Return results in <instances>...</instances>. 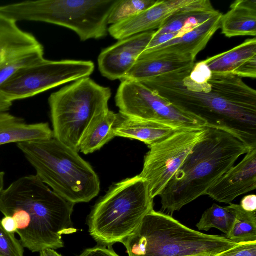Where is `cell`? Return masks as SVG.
I'll return each mask as SVG.
<instances>
[{
    "instance_id": "obj_14",
    "label": "cell",
    "mask_w": 256,
    "mask_h": 256,
    "mask_svg": "<svg viewBox=\"0 0 256 256\" xmlns=\"http://www.w3.org/2000/svg\"><path fill=\"white\" fill-rule=\"evenodd\" d=\"M194 0H156L150 8L138 15L111 25L110 36L118 40L154 30H158L174 14L194 2Z\"/></svg>"
},
{
    "instance_id": "obj_29",
    "label": "cell",
    "mask_w": 256,
    "mask_h": 256,
    "mask_svg": "<svg viewBox=\"0 0 256 256\" xmlns=\"http://www.w3.org/2000/svg\"><path fill=\"white\" fill-rule=\"evenodd\" d=\"M217 256H256V242L239 244Z\"/></svg>"
},
{
    "instance_id": "obj_16",
    "label": "cell",
    "mask_w": 256,
    "mask_h": 256,
    "mask_svg": "<svg viewBox=\"0 0 256 256\" xmlns=\"http://www.w3.org/2000/svg\"><path fill=\"white\" fill-rule=\"evenodd\" d=\"M222 15L219 12L190 32L158 46L144 50L141 54L186 55L196 60L198 54L206 48L211 38L220 28Z\"/></svg>"
},
{
    "instance_id": "obj_35",
    "label": "cell",
    "mask_w": 256,
    "mask_h": 256,
    "mask_svg": "<svg viewBox=\"0 0 256 256\" xmlns=\"http://www.w3.org/2000/svg\"><path fill=\"white\" fill-rule=\"evenodd\" d=\"M4 172H0V194L4 190Z\"/></svg>"
},
{
    "instance_id": "obj_24",
    "label": "cell",
    "mask_w": 256,
    "mask_h": 256,
    "mask_svg": "<svg viewBox=\"0 0 256 256\" xmlns=\"http://www.w3.org/2000/svg\"><path fill=\"white\" fill-rule=\"evenodd\" d=\"M228 206L234 220L226 238L236 244L256 242V211H246L238 204H230Z\"/></svg>"
},
{
    "instance_id": "obj_31",
    "label": "cell",
    "mask_w": 256,
    "mask_h": 256,
    "mask_svg": "<svg viewBox=\"0 0 256 256\" xmlns=\"http://www.w3.org/2000/svg\"><path fill=\"white\" fill-rule=\"evenodd\" d=\"M179 37H180V36L179 34L177 32L164 34L158 36H153L150 42L145 50H150L165 44L174 38Z\"/></svg>"
},
{
    "instance_id": "obj_33",
    "label": "cell",
    "mask_w": 256,
    "mask_h": 256,
    "mask_svg": "<svg viewBox=\"0 0 256 256\" xmlns=\"http://www.w3.org/2000/svg\"><path fill=\"white\" fill-rule=\"evenodd\" d=\"M2 224L4 229L8 232L16 233L17 230V224L13 218L5 216L1 220Z\"/></svg>"
},
{
    "instance_id": "obj_12",
    "label": "cell",
    "mask_w": 256,
    "mask_h": 256,
    "mask_svg": "<svg viewBox=\"0 0 256 256\" xmlns=\"http://www.w3.org/2000/svg\"><path fill=\"white\" fill-rule=\"evenodd\" d=\"M154 32H143L120 40L104 49L98 60L102 74L112 80H122L146 50Z\"/></svg>"
},
{
    "instance_id": "obj_17",
    "label": "cell",
    "mask_w": 256,
    "mask_h": 256,
    "mask_svg": "<svg viewBox=\"0 0 256 256\" xmlns=\"http://www.w3.org/2000/svg\"><path fill=\"white\" fill-rule=\"evenodd\" d=\"M192 56L180 54L140 55L122 80H144L188 68L194 65Z\"/></svg>"
},
{
    "instance_id": "obj_5",
    "label": "cell",
    "mask_w": 256,
    "mask_h": 256,
    "mask_svg": "<svg viewBox=\"0 0 256 256\" xmlns=\"http://www.w3.org/2000/svg\"><path fill=\"white\" fill-rule=\"evenodd\" d=\"M17 146L34 168L36 176L68 202H88L100 191L99 178L78 154L54 137L21 142Z\"/></svg>"
},
{
    "instance_id": "obj_21",
    "label": "cell",
    "mask_w": 256,
    "mask_h": 256,
    "mask_svg": "<svg viewBox=\"0 0 256 256\" xmlns=\"http://www.w3.org/2000/svg\"><path fill=\"white\" fill-rule=\"evenodd\" d=\"M222 15V34L228 38L256 36V0H238Z\"/></svg>"
},
{
    "instance_id": "obj_34",
    "label": "cell",
    "mask_w": 256,
    "mask_h": 256,
    "mask_svg": "<svg viewBox=\"0 0 256 256\" xmlns=\"http://www.w3.org/2000/svg\"><path fill=\"white\" fill-rule=\"evenodd\" d=\"M40 256H62L56 252L54 250L47 248L40 252Z\"/></svg>"
},
{
    "instance_id": "obj_18",
    "label": "cell",
    "mask_w": 256,
    "mask_h": 256,
    "mask_svg": "<svg viewBox=\"0 0 256 256\" xmlns=\"http://www.w3.org/2000/svg\"><path fill=\"white\" fill-rule=\"evenodd\" d=\"M184 129L188 128L156 121L129 118L119 114L114 133L116 136L136 140L149 147Z\"/></svg>"
},
{
    "instance_id": "obj_3",
    "label": "cell",
    "mask_w": 256,
    "mask_h": 256,
    "mask_svg": "<svg viewBox=\"0 0 256 256\" xmlns=\"http://www.w3.org/2000/svg\"><path fill=\"white\" fill-rule=\"evenodd\" d=\"M202 138L159 195L162 210L173 214L199 197L251 148L230 132L206 126Z\"/></svg>"
},
{
    "instance_id": "obj_25",
    "label": "cell",
    "mask_w": 256,
    "mask_h": 256,
    "mask_svg": "<svg viewBox=\"0 0 256 256\" xmlns=\"http://www.w3.org/2000/svg\"><path fill=\"white\" fill-rule=\"evenodd\" d=\"M234 220V216L228 206L222 207L214 204L204 212L196 226L204 231L215 228L227 236Z\"/></svg>"
},
{
    "instance_id": "obj_1",
    "label": "cell",
    "mask_w": 256,
    "mask_h": 256,
    "mask_svg": "<svg viewBox=\"0 0 256 256\" xmlns=\"http://www.w3.org/2000/svg\"><path fill=\"white\" fill-rule=\"evenodd\" d=\"M140 82L206 126L228 131L256 148V92L242 78L212 73L202 60Z\"/></svg>"
},
{
    "instance_id": "obj_6",
    "label": "cell",
    "mask_w": 256,
    "mask_h": 256,
    "mask_svg": "<svg viewBox=\"0 0 256 256\" xmlns=\"http://www.w3.org/2000/svg\"><path fill=\"white\" fill-rule=\"evenodd\" d=\"M154 209L146 182L138 175L114 184L94 206L88 224L91 236L111 246L128 238Z\"/></svg>"
},
{
    "instance_id": "obj_7",
    "label": "cell",
    "mask_w": 256,
    "mask_h": 256,
    "mask_svg": "<svg viewBox=\"0 0 256 256\" xmlns=\"http://www.w3.org/2000/svg\"><path fill=\"white\" fill-rule=\"evenodd\" d=\"M119 0H28L0 6V15L16 22H44L74 32L82 41L108 34V18Z\"/></svg>"
},
{
    "instance_id": "obj_10",
    "label": "cell",
    "mask_w": 256,
    "mask_h": 256,
    "mask_svg": "<svg viewBox=\"0 0 256 256\" xmlns=\"http://www.w3.org/2000/svg\"><path fill=\"white\" fill-rule=\"evenodd\" d=\"M116 104L122 116L154 120L182 128L204 127L203 120L174 106L140 82L122 80Z\"/></svg>"
},
{
    "instance_id": "obj_30",
    "label": "cell",
    "mask_w": 256,
    "mask_h": 256,
    "mask_svg": "<svg viewBox=\"0 0 256 256\" xmlns=\"http://www.w3.org/2000/svg\"><path fill=\"white\" fill-rule=\"evenodd\" d=\"M79 256H120L110 246H100L86 250Z\"/></svg>"
},
{
    "instance_id": "obj_26",
    "label": "cell",
    "mask_w": 256,
    "mask_h": 256,
    "mask_svg": "<svg viewBox=\"0 0 256 256\" xmlns=\"http://www.w3.org/2000/svg\"><path fill=\"white\" fill-rule=\"evenodd\" d=\"M44 48L41 46L6 58L0 64V86L20 70L44 59Z\"/></svg>"
},
{
    "instance_id": "obj_11",
    "label": "cell",
    "mask_w": 256,
    "mask_h": 256,
    "mask_svg": "<svg viewBox=\"0 0 256 256\" xmlns=\"http://www.w3.org/2000/svg\"><path fill=\"white\" fill-rule=\"evenodd\" d=\"M205 132V126L184 129L148 147L138 176L146 182L152 198L159 196Z\"/></svg>"
},
{
    "instance_id": "obj_15",
    "label": "cell",
    "mask_w": 256,
    "mask_h": 256,
    "mask_svg": "<svg viewBox=\"0 0 256 256\" xmlns=\"http://www.w3.org/2000/svg\"><path fill=\"white\" fill-rule=\"evenodd\" d=\"M203 61L212 73L255 78L256 38L248 39L228 51Z\"/></svg>"
},
{
    "instance_id": "obj_27",
    "label": "cell",
    "mask_w": 256,
    "mask_h": 256,
    "mask_svg": "<svg viewBox=\"0 0 256 256\" xmlns=\"http://www.w3.org/2000/svg\"><path fill=\"white\" fill-rule=\"evenodd\" d=\"M154 0H119L112 11L108 24L114 25L131 18L152 6Z\"/></svg>"
},
{
    "instance_id": "obj_13",
    "label": "cell",
    "mask_w": 256,
    "mask_h": 256,
    "mask_svg": "<svg viewBox=\"0 0 256 256\" xmlns=\"http://www.w3.org/2000/svg\"><path fill=\"white\" fill-rule=\"evenodd\" d=\"M256 188V148L219 178L206 192L214 200L227 204Z\"/></svg>"
},
{
    "instance_id": "obj_28",
    "label": "cell",
    "mask_w": 256,
    "mask_h": 256,
    "mask_svg": "<svg viewBox=\"0 0 256 256\" xmlns=\"http://www.w3.org/2000/svg\"><path fill=\"white\" fill-rule=\"evenodd\" d=\"M14 234L6 231L0 220V256H24V247Z\"/></svg>"
},
{
    "instance_id": "obj_22",
    "label": "cell",
    "mask_w": 256,
    "mask_h": 256,
    "mask_svg": "<svg viewBox=\"0 0 256 256\" xmlns=\"http://www.w3.org/2000/svg\"><path fill=\"white\" fill-rule=\"evenodd\" d=\"M118 116L109 109L95 116L81 138L79 151L84 154H92L115 138L114 127Z\"/></svg>"
},
{
    "instance_id": "obj_20",
    "label": "cell",
    "mask_w": 256,
    "mask_h": 256,
    "mask_svg": "<svg viewBox=\"0 0 256 256\" xmlns=\"http://www.w3.org/2000/svg\"><path fill=\"white\" fill-rule=\"evenodd\" d=\"M53 132L48 123L28 124L20 118L0 112V146L50 139Z\"/></svg>"
},
{
    "instance_id": "obj_9",
    "label": "cell",
    "mask_w": 256,
    "mask_h": 256,
    "mask_svg": "<svg viewBox=\"0 0 256 256\" xmlns=\"http://www.w3.org/2000/svg\"><path fill=\"white\" fill-rule=\"evenodd\" d=\"M94 70L92 61L44 58L20 70L0 86V112L8 110L14 100L89 77Z\"/></svg>"
},
{
    "instance_id": "obj_19",
    "label": "cell",
    "mask_w": 256,
    "mask_h": 256,
    "mask_svg": "<svg viewBox=\"0 0 256 256\" xmlns=\"http://www.w3.org/2000/svg\"><path fill=\"white\" fill-rule=\"evenodd\" d=\"M219 12L208 0H194L192 3L168 20L155 31L154 36L177 32L180 37Z\"/></svg>"
},
{
    "instance_id": "obj_2",
    "label": "cell",
    "mask_w": 256,
    "mask_h": 256,
    "mask_svg": "<svg viewBox=\"0 0 256 256\" xmlns=\"http://www.w3.org/2000/svg\"><path fill=\"white\" fill-rule=\"evenodd\" d=\"M74 206L36 175L20 178L0 194V211L14 218L22 245L32 252L64 246L62 235L76 232Z\"/></svg>"
},
{
    "instance_id": "obj_32",
    "label": "cell",
    "mask_w": 256,
    "mask_h": 256,
    "mask_svg": "<svg viewBox=\"0 0 256 256\" xmlns=\"http://www.w3.org/2000/svg\"><path fill=\"white\" fill-rule=\"evenodd\" d=\"M240 206L246 211H256V196L255 194H249L244 196L241 200Z\"/></svg>"
},
{
    "instance_id": "obj_4",
    "label": "cell",
    "mask_w": 256,
    "mask_h": 256,
    "mask_svg": "<svg viewBox=\"0 0 256 256\" xmlns=\"http://www.w3.org/2000/svg\"><path fill=\"white\" fill-rule=\"evenodd\" d=\"M122 243L128 256H217L239 244L192 230L154 209Z\"/></svg>"
},
{
    "instance_id": "obj_8",
    "label": "cell",
    "mask_w": 256,
    "mask_h": 256,
    "mask_svg": "<svg viewBox=\"0 0 256 256\" xmlns=\"http://www.w3.org/2000/svg\"><path fill=\"white\" fill-rule=\"evenodd\" d=\"M111 90L90 77L81 78L52 94L48 99L53 137L79 151L81 138L93 118L108 110Z\"/></svg>"
},
{
    "instance_id": "obj_23",
    "label": "cell",
    "mask_w": 256,
    "mask_h": 256,
    "mask_svg": "<svg viewBox=\"0 0 256 256\" xmlns=\"http://www.w3.org/2000/svg\"><path fill=\"white\" fill-rule=\"evenodd\" d=\"M41 46L32 34L21 30L16 22L0 15V64L14 54Z\"/></svg>"
}]
</instances>
